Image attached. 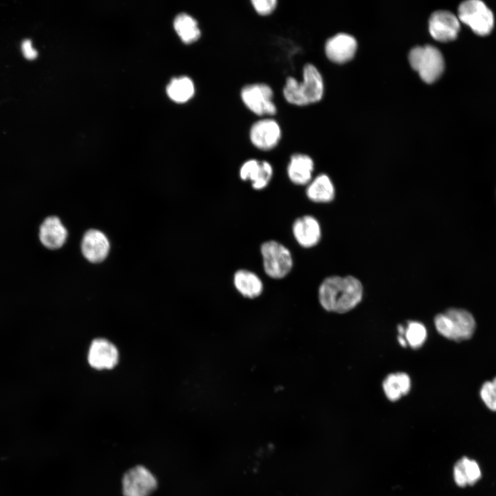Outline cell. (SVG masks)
Masks as SVG:
<instances>
[{"mask_svg":"<svg viewBox=\"0 0 496 496\" xmlns=\"http://www.w3.org/2000/svg\"><path fill=\"white\" fill-rule=\"evenodd\" d=\"M363 296L361 282L352 276L326 278L318 289L321 306L328 311L343 313L355 307Z\"/></svg>","mask_w":496,"mask_h":496,"instance_id":"6da1fadb","label":"cell"},{"mask_svg":"<svg viewBox=\"0 0 496 496\" xmlns=\"http://www.w3.org/2000/svg\"><path fill=\"white\" fill-rule=\"evenodd\" d=\"M287 102L297 106H304L320 101L324 94V82L318 68L311 63L304 65L302 80L288 76L282 88Z\"/></svg>","mask_w":496,"mask_h":496,"instance_id":"7a4b0ae2","label":"cell"},{"mask_svg":"<svg viewBox=\"0 0 496 496\" xmlns=\"http://www.w3.org/2000/svg\"><path fill=\"white\" fill-rule=\"evenodd\" d=\"M437 331L444 337L456 342L469 339L474 333L476 323L471 313L452 308L437 314L434 319Z\"/></svg>","mask_w":496,"mask_h":496,"instance_id":"3957f363","label":"cell"},{"mask_svg":"<svg viewBox=\"0 0 496 496\" xmlns=\"http://www.w3.org/2000/svg\"><path fill=\"white\" fill-rule=\"evenodd\" d=\"M409 60L423 81L432 83L442 75L444 68V58L440 51L430 45L416 46L411 50Z\"/></svg>","mask_w":496,"mask_h":496,"instance_id":"277c9868","label":"cell"},{"mask_svg":"<svg viewBox=\"0 0 496 496\" xmlns=\"http://www.w3.org/2000/svg\"><path fill=\"white\" fill-rule=\"evenodd\" d=\"M262 266L265 273L273 279L286 277L293 266L291 251L282 243L269 240L263 242L260 247Z\"/></svg>","mask_w":496,"mask_h":496,"instance_id":"5b68a950","label":"cell"},{"mask_svg":"<svg viewBox=\"0 0 496 496\" xmlns=\"http://www.w3.org/2000/svg\"><path fill=\"white\" fill-rule=\"evenodd\" d=\"M241 101L245 107L260 116H273L277 107L273 102V91L265 83H255L243 86L240 90Z\"/></svg>","mask_w":496,"mask_h":496,"instance_id":"8992f818","label":"cell"},{"mask_svg":"<svg viewBox=\"0 0 496 496\" xmlns=\"http://www.w3.org/2000/svg\"><path fill=\"white\" fill-rule=\"evenodd\" d=\"M458 19L481 36L489 34L494 25L491 10L484 2L479 0H469L462 3L458 8Z\"/></svg>","mask_w":496,"mask_h":496,"instance_id":"52a82bcc","label":"cell"},{"mask_svg":"<svg viewBox=\"0 0 496 496\" xmlns=\"http://www.w3.org/2000/svg\"><path fill=\"white\" fill-rule=\"evenodd\" d=\"M251 143L258 149L269 151L274 149L282 138V130L273 118H263L254 122L249 132Z\"/></svg>","mask_w":496,"mask_h":496,"instance_id":"ba28073f","label":"cell"},{"mask_svg":"<svg viewBox=\"0 0 496 496\" xmlns=\"http://www.w3.org/2000/svg\"><path fill=\"white\" fill-rule=\"evenodd\" d=\"M156 486L155 476L143 466L130 469L122 479L124 496H150Z\"/></svg>","mask_w":496,"mask_h":496,"instance_id":"9c48e42d","label":"cell"},{"mask_svg":"<svg viewBox=\"0 0 496 496\" xmlns=\"http://www.w3.org/2000/svg\"><path fill=\"white\" fill-rule=\"evenodd\" d=\"M273 175L271 164L265 160L247 159L240 165L239 177L243 181L250 182L255 190H262L270 183Z\"/></svg>","mask_w":496,"mask_h":496,"instance_id":"30bf717a","label":"cell"},{"mask_svg":"<svg viewBox=\"0 0 496 496\" xmlns=\"http://www.w3.org/2000/svg\"><path fill=\"white\" fill-rule=\"evenodd\" d=\"M459 28L458 18L446 10L433 12L428 21V30L431 37L440 42H448L455 39Z\"/></svg>","mask_w":496,"mask_h":496,"instance_id":"8fae6325","label":"cell"},{"mask_svg":"<svg viewBox=\"0 0 496 496\" xmlns=\"http://www.w3.org/2000/svg\"><path fill=\"white\" fill-rule=\"evenodd\" d=\"M87 360L95 369H111L118 363V351L110 341L98 338L93 340L90 346Z\"/></svg>","mask_w":496,"mask_h":496,"instance_id":"7c38bea8","label":"cell"},{"mask_svg":"<svg viewBox=\"0 0 496 496\" xmlns=\"http://www.w3.org/2000/svg\"><path fill=\"white\" fill-rule=\"evenodd\" d=\"M292 234L300 246L311 248L318 245L321 239V226L314 216L304 215L293 221Z\"/></svg>","mask_w":496,"mask_h":496,"instance_id":"4fadbf2b","label":"cell"},{"mask_svg":"<svg viewBox=\"0 0 496 496\" xmlns=\"http://www.w3.org/2000/svg\"><path fill=\"white\" fill-rule=\"evenodd\" d=\"M324 50L331 61L344 63L353 58L357 50V41L350 34L339 33L326 41Z\"/></svg>","mask_w":496,"mask_h":496,"instance_id":"5bb4252c","label":"cell"},{"mask_svg":"<svg viewBox=\"0 0 496 496\" xmlns=\"http://www.w3.org/2000/svg\"><path fill=\"white\" fill-rule=\"evenodd\" d=\"M110 249L109 240L102 231L92 229L83 235L81 251L90 262L99 263L103 261L107 256Z\"/></svg>","mask_w":496,"mask_h":496,"instance_id":"9a60e30c","label":"cell"},{"mask_svg":"<svg viewBox=\"0 0 496 496\" xmlns=\"http://www.w3.org/2000/svg\"><path fill=\"white\" fill-rule=\"evenodd\" d=\"M314 162L307 154L295 153L291 155L287 166L289 180L296 185H308L312 180Z\"/></svg>","mask_w":496,"mask_h":496,"instance_id":"2e32d148","label":"cell"},{"mask_svg":"<svg viewBox=\"0 0 496 496\" xmlns=\"http://www.w3.org/2000/svg\"><path fill=\"white\" fill-rule=\"evenodd\" d=\"M68 236L66 228L56 216L47 218L40 227L39 237L42 244L47 248H60L65 242Z\"/></svg>","mask_w":496,"mask_h":496,"instance_id":"e0dca14e","label":"cell"},{"mask_svg":"<svg viewBox=\"0 0 496 496\" xmlns=\"http://www.w3.org/2000/svg\"><path fill=\"white\" fill-rule=\"evenodd\" d=\"M335 189L330 177L326 174H320L312 179L307 185L306 195L312 202L327 203L335 198Z\"/></svg>","mask_w":496,"mask_h":496,"instance_id":"ac0fdd59","label":"cell"},{"mask_svg":"<svg viewBox=\"0 0 496 496\" xmlns=\"http://www.w3.org/2000/svg\"><path fill=\"white\" fill-rule=\"evenodd\" d=\"M233 282L236 290L246 298H256L263 290V284L260 277L248 269L237 270L234 274Z\"/></svg>","mask_w":496,"mask_h":496,"instance_id":"d6986e66","label":"cell"},{"mask_svg":"<svg viewBox=\"0 0 496 496\" xmlns=\"http://www.w3.org/2000/svg\"><path fill=\"white\" fill-rule=\"evenodd\" d=\"M481 476L482 471L478 463L467 457H462L454 466V480L460 487L474 485L479 480Z\"/></svg>","mask_w":496,"mask_h":496,"instance_id":"ffe728a7","label":"cell"},{"mask_svg":"<svg viewBox=\"0 0 496 496\" xmlns=\"http://www.w3.org/2000/svg\"><path fill=\"white\" fill-rule=\"evenodd\" d=\"M174 28L185 44L197 41L201 36V30L196 19L185 12L176 16L174 20Z\"/></svg>","mask_w":496,"mask_h":496,"instance_id":"44dd1931","label":"cell"},{"mask_svg":"<svg viewBox=\"0 0 496 496\" xmlns=\"http://www.w3.org/2000/svg\"><path fill=\"white\" fill-rule=\"evenodd\" d=\"M382 388L386 397L390 401L395 402L409 392L411 380L405 373H391L383 381Z\"/></svg>","mask_w":496,"mask_h":496,"instance_id":"7402d4cb","label":"cell"},{"mask_svg":"<svg viewBox=\"0 0 496 496\" xmlns=\"http://www.w3.org/2000/svg\"><path fill=\"white\" fill-rule=\"evenodd\" d=\"M167 94L173 101L184 103L190 100L195 94V85L192 79L187 76L174 78L167 86Z\"/></svg>","mask_w":496,"mask_h":496,"instance_id":"603a6c76","label":"cell"},{"mask_svg":"<svg viewBox=\"0 0 496 496\" xmlns=\"http://www.w3.org/2000/svg\"><path fill=\"white\" fill-rule=\"evenodd\" d=\"M426 335V329L424 324L419 322L411 321L407 324L403 337L406 344L411 348L418 349L424 343Z\"/></svg>","mask_w":496,"mask_h":496,"instance_id":"cb8c5ba5","label":"cell"},{"mask_svg":"<svg viewBox=\"0 0 496 496\" xmlns=\"http://www.w3.org/2000/svg\"><path fill=\"white\" fill-rule=\"evenodd\" d=\"M480 396L489 409L496 411V378L492 381L486 382L482 385Z\"/></svg>","mask_w":496,"mask_h":496,"instance_id":"d4e9b609","label":"cell"},{"mask_svg":"<svg viewBox=\"0 0 496 496\" xmlns=\"http://www.w3.org/2000/svg\"><path fill=\"white\" fill-rule=\"evenodd\" d=\"M251 3L254 10L261 16L271 14L278 5L276 0H252Z\"/></svg>","mask_w":496,"mask_h":496,"instance_id":"484cf974","label":"cell"},{"mask_svg":"<svg viewBox=\"0 0 496 496\" xmlns=\"http://www.w3.org/2000/svg\"><path fill=\"white\" fill-rule=\"evenodd\" d=\"M21 51L25 57L28 59H34L37 55V50L33 48L31 41L24 40L21 43Z\"/></svg>","mask_w":496,"mask_h":496,"instance_id":"4316f807","label":"cell"}]
</instances>
